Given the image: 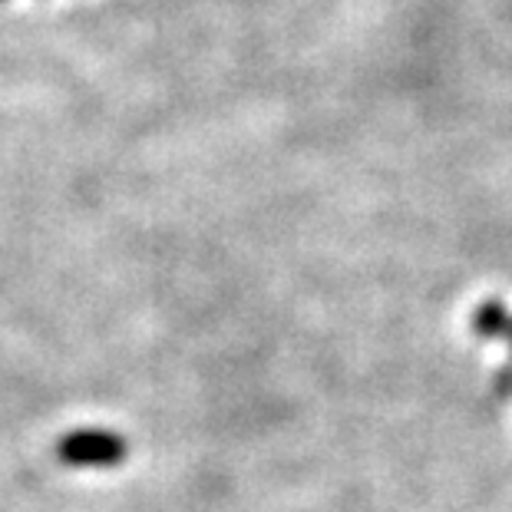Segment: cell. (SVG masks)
I'll return each mask as SVG.
<instances>
[{
    "mask_svg": "<svg viewBox=\"0 0 512 512\" xmlns=\"http://www.w3.org/2000/svg\"><path fill=\"white\" fill-rule=\"evenodd\" d=\"M60 460L80 470H113L126 460L129 446L113 430H73L57 443Z\"/></svg>",
    "mask_w": 512,
    "mask_h": 512,
    "instance_id": "1",
    "label": "cell"
},
{
    "mask_svg": "<svg viewBox=\"0 0 512 512\" xmlns=\"http://www.w3.org/2000/svg\"><path fill=\"white\" fill-rule=\"evenodd\" d=\"M476 331L483 337H496V341H509L512 337V314L503 301H486L476 311Z\"/></svg>",
    "mask_w": 512,
    "mask_h": 512,
    "instance_id": "2",
    "label": "cell"
},
{
    "mask_svg": "<svg viewBox=\"0 0 512 512\" xmlns=\"http://www.w3.org/2000/svg\"><path fill=\"white\" fill-rule=\"evenodd\" d=\"M509 344H512V337H509Z\"/></svg>",
    "mask_w": 512,
    "mask_h": 512,
    "instance_id": "3",
    "label": "cell"
}]
</instances>
